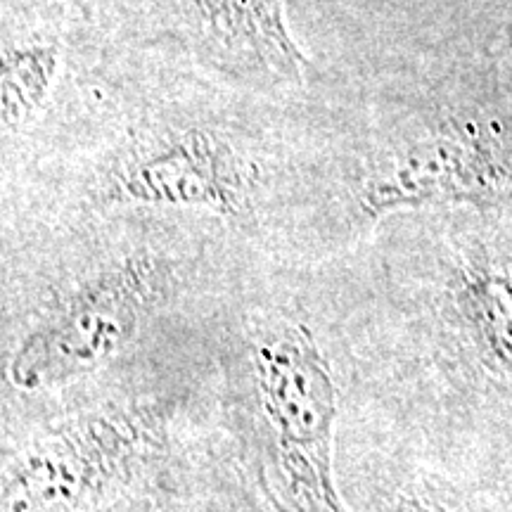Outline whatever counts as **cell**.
I'll use <instances>...</instances> for the list:
<instances>
[{"mask_svg":"<svg viewBox=\"0 0 512 512\" xmlns=\"http://www.w3.org/2000/svg\"><path fill=\"white\" fill-rule=\"evenodd\" d=\"M143 432L131 415L67 422L22 453L3 479V512H72L128 475Z\"/></svg>","mask_w":512,"mask_h":512,"instance_id":"4","label":"cell"},{"mask_svg":"<svg viewBox=\"0 0 512 512\" xmlns=\"http://www.w3.org/2000/svg\"><path fill=\"white\" fill-rule=\"evenodd\" d=\"M60 72V50L48 38L5 36L0 55V128L17 136L41 114Z\"/></svg>","mask_w":512,"mask_h":512,"instance_id":"8","label":"cell"},{"mask_svg":"<svg viewBox=\"0 0 512 512\" xmlns=\"http://www.w3.org/2000/svg\"><path fill=\"white\" fill-rule=\"evenodd\" d=\"M155 285L157 268L147 256H128L76 283L17 347L12 382L43 389L93 373L136 335Z\"/></svg>","mask_w":512,"mask_h":512,"instance_id":"2","label":"cell"},{"mask_svg":"<svg viewBox=\"0 0 512 512\" xmlns=\"http://www.w3.org/2000/svg\"><path fill=\"white\" fill-rule=\"evenodd\" d=\"M508 183V171L484 140L453 131L413 140L380 157L361 185L368 216L444 202H472Z\"/></svg>","mask_w":512,"mask_h":512,"instance_id":"5","label":"cell"},{"mask_svg":"<svg viewBox=\"0 0 512 512\" xmlns=\"http://www.w3.org/2000/svg\"><path fill=\"white\" fill-rule=\"evenodd\" d=\"M456 302L486 366L512 375V261L491 254L467 261Z\"/></svg>","mask_w":512,"mask_h":512,"instance_id":"7","label":"cell"},{"mask_svg":"<svg viewBox=\"0 0 512 512\" xmlns=\"http://www.w3.org/2000/svg\"><path fill=\"white\" fill-rule=\"evenodd\" d=\"M259 166L209 126H159L140 133L102 178V200L138 207L211 211L240 219L252 207Z\"/></svg>","mask_w":512,"mask_h":512,"instance_id":"3","label":"cell"},{"mask_svg":"<svg viewBox=\"0 0 512 512\" xmlns=\"http://www.w3.org/2000/svg\"><path fill=\"white\" fill-rule=\"evenodd\" d=\"M254 368L294 512H347L332 475L337 392L316 339L292 320L268 325L254 342Z\"/></svg>","mask_w":512,"mask_h":512,"instance_id":"1","label":"cell"},{"mask_svg":"<svg viewBox=\"0 0 512 512\" xmlns=\"http://www.w3.org/2000/svg\"><path fill=\"white\" fill-rule=\"evenodd\" d=\"M401 512H444L441 508H437V505L432 503H425V501H413V503H406L403 505Z\"/></svg>","mask_w":512,"mask_h":512,"instance_id":"9","label":"cell"},{"mask_svg":"<svg viewBox=\"0 0 512 512\" xmlns=\"http://www.w3.org/2000/svg\"><path fill=\"white\" fill-rule=\"evenodd\" d=\"M223 57L268 83H302L309 60L287 24L285 0H185Z\"/></svg>","mask_w":512,"mask_h":512,"instance_id":"6","label":"cell"}]
</instances>
